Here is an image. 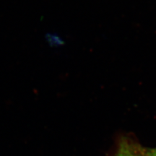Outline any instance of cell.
Segmentation results:
<instances>
[{
	"instance_id": "1",
	"label": "cell",
	"mask_w": 156,
	"mask_h": 156,
	"mask_svg": "<svg viewBox=\"0 0 156 156\" xmlns=\"http://www.w3.org/2000/svg\"><path fill=\"white\" fill-rule=\"evenodd\" d=\"M116 156H139L136 146L126 138H122L119 142Z\"/></svg>"
},
{
	"instance_id": "2",
	"label": "cell",
	"mask_w": 156,
	"mask_h": 156,
	"mask_svg": "<svg viewBox=\"0 0 156 156\" xmlns=\"http://www.w3.org/2000/svg\"><path fill=\"white\" fill-rule=\"evenodd\" d=\"M136 151L139 156H156V147L144 148L136 146Z\"/></svg>"
}]
</instances>
